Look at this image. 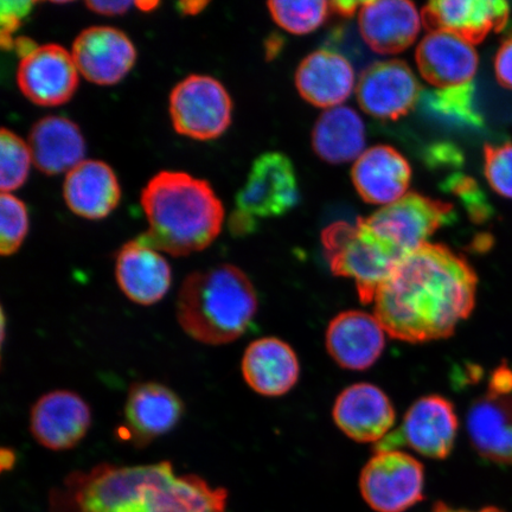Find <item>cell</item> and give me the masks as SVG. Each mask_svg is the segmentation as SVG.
<instances>
[{
	"label": "cell",
	"mask_w": 512,
	"mask_h": 512,
	"mask_svg": "<svg viewBox=\"0 0 512 512\" xmlns=\"http://www.w3.org/2000/svg\"><path fill=\"white\" fill-rule=\"evenodd\" d=\"M477 286V274L463 256L428 242L402 259L380 286L375 317L399 341H438L453 335L469 318Z\"/></svg>",
	"instance_id": "obj_1"
},
{
	"label": "cell",
	"mask_w": 512,
	"mask_h": 512,
	"mask_svg": "<svg viewBox=\"0 0 512 512\" xmlns=\"http://www.w3.org/2000/svg\"><path fill=\"white\" fill-rule=\"evenodd\" d=\"M228 492L170 462L100 464L76 471L51 495L54 512H227Z\"/></svg>",
	"instance_id": "obj_2"
},
{
	"label": "cell",
	"mask_w": 512,
	"mask_h": 512,
	"mask_svg": "<svg viewBox=\"0 0 512 512\" xmlns=\"http://www.w3.org/2000/svg\"><path fill=\"white\" fill-rule=\"evenodd\" d=\"M142 206L149 229L138 240L172 256L203 251L224 222L223 204L211 185L185 172H159L144 188Z\"/></svg>",
	"instance_id": "obj_3"
},
{
	"label": "cell",
	"mask_w": 512,
	"mask_h": 512,
	"mask_svg": "<svg viewBox=\"0 0 512 512\" xmlns=\"http://www.w3.org/2000/svg\"><path fill=\"white\" fill-rule=\"evenodd\" d=\"M258 298L252 281L239 267L219 265L188 275L178 292L176 316L195 341L224 345L245 334Z\"/></svg>",
	"instance_id": "obj_4"
},
{
	"label": "cell",
	"mask_w": 512,
	"mask_h": 512,
	"mask_svg": "<svg viewBox=\"0 0 512 512\" xmlns=\"http://www.w3.org/2000/svg\"><path fill=\"white\" fill-rule=\"evenodd\" d=\"M322 242L331 271L354 280L364 304L374 303L380 286L403 259L366 219H358L355 224L332 223L323 230Z\"/></svg>",
	"instance_id": "obj_5"
},
{
	"label": "cell",
	"mask_w": 512,
	"mask_h": 512,
	"mask_svg": "<svg viewBox=\"0 0 512 512\" xmlns=\"http://www.w3.org/2000/svg\"><path fill=\"white\" fill-rule=\"evenodd\" d=\"M233 101L220 81L189 75L172 89L170 115L178 134L195 140L222 136L232 123Z\"/></svg>",
	"instance_id": "obj_6"
},
{
	"label": "cell",
	"mask_w": 512,
	"mask_h": 512,
	"mask_svg": "<svg viewBox=\"0 0 512 512\" xmlns=\"http://www.w3.org/2000/svg\"><path fill=\"white\" fill-rule=\"evenodd\" d=\"M424 466L406 452L380 451L363 467L360 489L376 512H405L424 499Z\"/></svg>",
	"instance_id": "obj_7"
},
{
	"label": "cell",
	"mask_w": 512,
	"mask_h": 512,
	"mask_svg": "<svg viewBox=\"0 0 512 512\" xmlns=\"http://www.w3.org/2000/svg\"><path fill=\"white\" fill-rule=\"evenodd\" d=\"M452 219V204L411 192L376 211L366 221L405 259Z\"/></svg>",
	"instance_id": "obj_8"
},
{
	"label": "cell",
	"mask_w": 512,
	"mask_h": 512,
	"mask_svg": "<svg viewBox=\"0 0 512 512\" xmlns=\"http://www.w3.org/2000/svg\"><path fill=\"white\" fill-rule=\"evenodd\" d=\"M466 424L480 456L512 465V369L502 364L492 373L488 392L473 401Z\"/></svg>",
	"instance_id": "obj_9"
},
{
	"label": "cell",
	"mask_w": 512,
	"mask_h": 512,
	"mask_svg": "<svg viewBox=\"0 0 512 512\" xmlns=\"http://www.w3.org/2000/svg\"><path fill=\"white\" fill-rule=\"evenodd\" d=\"M457 431L458 418L452 403L443 396L428 395L409 408L399 430L377 443L375 451L408 446L421 456L445 459L453 450Z\"/></svg>",
	"instance_id": "obj_10"
},
{
	"label": "cell",
	"mask_w": 512,
	"mask_h": 512,
	"mask_svg": "<svg viewBox=\"0 0 512 512\" xmlns=\"http://www.w3.org/2000/svg\"><path fill=\"white\" fill-rule=\"evenodd\" d=\"M299 202L296 171L283 153L267 152L255 159L247 182L236 195V210L251 219L283 216Z\"/></svg>",
	"instance_id": "obj_11"
},
{
	"label": "cell",
	"mask_w": 512,
	"mask_h": 512,
	"mask_svg": "<svg viewBox=\"0 0 512 512\" xmlns=\"http://www.w3.org/2000/svg\"><path fill=\"white\" fill-rule=\"evenodd\" d=\"M17 83L21 92L37 106L67 104L79 87V70L72 53L60 44H46L19 63Z\"/></svg>",
	"instance_id": "obj_12"
},
{
	"label": "cell",
	"mask_w": 512,
	"mask_h": 512,
	"mask_svg": "<svg viewBox=\"0 0 512 512\" xmlns=\"http://www.w3.org/2000/svg\"><path fill=\"white\" fill-rule=\"evenodd\" d=\"M184 409L182 399L164 384L134 383L127 394L120 437L137 447L150 445L174 430Z\"/></svg>",
	"instance_id": "obj_13"
},
{
	"label": "cell",
	"mask_w": 512,
	"mask_h": 512,
	"mask_svg": "<svg viewBox=\"0 0 512 512\" xmlns=\"http://www.w3.org/2000/svg\"><path fill=\"white\" fill-rule=\"evenodd\" d=\"M91 425V407L72 390L44 394L30 412L32 437L51 451H67L78 446Z\"/></svg>",
	"instance_id": "obj_14"
},
{
	"label": "cell",
	"mask_w": 512,
	"mask_h": 512,
	"mask_svg": "<svg viewBox=\"0 0 512 512\" xmlns=\"http://www.w3.org/2000/svg\"><path fill=\"white\" fill-rule=\"evenodd\" d=\"M356 95L364 112L379 119L398 120L419 101L421 86L407 63L390 60L364 70Z\"/></svg>",
	"instance_id": "obj_15"
},
{
	"label": "cell",
	"mask_w": 512,
	"mask_h": 512,
	"mask_svg": "<svg viewBox=\"0 0 512 512\" xmlns=\"http://www.w3.org/2000/svg\"><path fill=\"white\" fill-rule=\"evenodd\" d=\"M72 55L79 73L99 86L117 85L131 72L137 50L125 32L92 27L75 38Z\"/></svg>",
	"instance_id": "obj_16"
},
{
	"label": "cell",
	"mask_w": 512,
	"mask_h": 512,
	"mask_svg": "<svg viewBox=\"0 0 512 512\" xmlns=\"http://www.w3.org/2000/svg\"><path fill=\"white\" fill-rule=\"evenodd\" d=\"M509 14V4L502 0H439L425 6L421 21L430 32H450L473 46L501 31Z\"/></svg>",
	"instance_id": "obj_17"
},
{
	"label": "cell",
	"mask_w": 512,
	"mask_h": 512,
	"mask_svg": "<svg viewBox=\"0 0 512 512\" xmlns=\"http://www.w3.org/2000/svg\"><path fill=\"white\" fill-rule=\"evenodd\" d=\"M392 402L380 388L357 383L338 396L334 419L345 435L358 443H380L395 424Z\"/></svg>",
	"instance_id": "obj_18"
},
{
	"label": "cell",
	"mask_w": 512,
	"mask_h": 512,
	"mask_svg": "<svg viewBox=\"0 0 512 512\" xmlns=\"http://www.w3.org/2000/svg\"><path fill=\"white\" fill-rule=\"evenodd\" d=\"M115 278L131 302L150 306L169 292L172 271L162 254L137 239L120 248L115 258Z\"/></svg>",
	"instance_id": "obj_19"
},
{
	"label": "cell",
	"mask_w": 512,
	"mask_h": 512,
	"mask_svg": "<svg viewBox=\"0 0 512 512\" xmlns=\"http://www.w3.org/2000/svg\"><path fill=\"white\" fill-rule=\"evenodd\" d=\"M379 319L362 311L339 313L326 331V348L344 369L366 370L379 360L386 339Z\"/></svg>",
	"instance_id": "obj_20"
},
{
	"label": "cell",
	"mask_w": 512,
	"mask_h": 512,
	"mask_svg": "<svg viewBox=\"0 0 512 512\" xmlns=\"http://www.w3.org/2000/svg\"><path fill=\"white\" fill-rule=\"evenodd\" d=\"M361 35L381 55H395L411 47L419 35L421 18L415 5L406 0H371L360 10Z\"/></svg>",
	"instance_id": "obj_21"
},
{
	"label": "cell",
	"mask_w": 512,
	"mask_h": 512,
	"mask_svg": "<svg viewBox=\"0 0 512 512\" xmlns=\"http://www.w3.org/2000/svg\"><path fill=\"white\" fill-rule=\"evenodd\" d=\"M416 63L428 83L440 89L451 88L472 83L478 55L472 44L462 38L446 31H433L416 49Z\"/></svg>",
	"instance_id": "obj_22"
},
{
	"label": "cell",
	"mask_w": 512,
	"mask_h": 512,
	"mask_svg": "<svg viewBox=\"0 0 512 512\" xmlns=\"http://www.w3.org/2000/svg\"><path fill=\"white\" fill-rule=\"evenodd\" d=\"M351 177L364 201L392 204L406 195L412 169L394 147L379 145L371 147L356 160Z\"/></svg>",
	"instance_id": "obj_23"
},
{
	"label": "cell",
	"mask_w": 512,
	"mask_h": 512,
	"mask_svg": "<svg viewBox=\"0 0 512 512\" xmlns=\"http://www.w3.org/2000/svg\"><path fill=\"white\" fill-rule=\"evenodd\" d=\"M241 369L248 386L270 398L290 392L300 373L296 352L275 337L256 339L249 344Z\"/></svg>",
	"instance_id": "obj_24"
},
{
	"label": "cell",
	"mask_w": 512,
	"mask_h": 512,
	"mask_svg": "<svg viewBox=\"0 0 512 512\" xmlns=\"http://www.w3.org/2000/svg\"><path fill=\"white\" fill-rule=\"evenodd\" d=\"M296 86L311 105L331 110L343 104L354 91V68L336 51L317 50L300 63Z\"/></svg>",
	"instance_id": "obj_25"
},
{
	"label": "cell",
	"mask_w": 512,
	"mask_h": 512,
	"mask_svg": "<svg viewBox=\"0 0 512 512\" xmlns=\"http://www.w3.org/2000/svg\"><path fill=\"white\" fill-rule=\"evenodd\" d=\"M63 197L75 215L101 220L118 207L121 189L110 165L101 160H83L68 172Z\"/></svg>",
	"instance_id": "obj_26"
},
{
	"label": "cell",
	"mask_w": 512,
	"mask_h": 512,
	"mask_svg": "<svg viewBox=\"0 0 512 512\" xmlns=\"http://www.w3.org/2000/svg\"><path fill=\"white\" fill-rule=\"evenodd\" d=\"M32 163L48 176L72 171L83 162L86 142L78 125L64 117L38 120L29 134Z\"/></svg>",
	"instance_id": "obj_27"
},
{
	"label": "cell",
	"mask_w": 512,
	"mask_h": 512,
	"mask_svg": "<svg viewBox=\"0 0 512 512\" xmlns=\"http://www.w3.org/2000/svg\"><path fill=\"white\" fill-rule=\"evenodd\" d=\"M312 146L325 162H352L366 152V127L352 108H331L317 120L312 133Z\"/></svg>",
	"instance_id": "obj_28"
},
{
	"label": "cell",
	"mask_w": 512,
	"mask_h": 512,
	"mask_svg": "<svg viewBox=\"0 0 512 512\" xmlns=\"http://www.w3.org/2000/svg\"><path fill=\"white\" fill-rule=\"evenodd\" d=\"M426 114L444 124L478 128L484 125L475 104V85L441 88L421 95Z\"/></svg>",
	"instance_id": "obj_29"
},
{
	"label": "cell",
	"mask_w": 512,
	"mask_h": 512,
	"mask_svg": "<svg viewBox=\"0 0 512 512\" xmlns=\"http://www.w3.org/2000/svg\"><path fill=\"white\" fill-rule=\"evenodd\" d=\"M274 22L291 34L305 35L317 30L328 18L330 3L313 2H270L267 4Z\"/></svg>",
	"instance_id": "obj_30"
},
{
	"label": "cell",
	"mask_w": 512,
	"mask_h": 512,
	"mask_svg": "<svg viewBox=\"0 0 512 512\" xmlns=\"http://www.w3.org/2000/svg\"><path fill=\"white\" fill-rule=\"evenodd\" d=\"M32 162L29 144L10 130L0 132V189L10 194L27 182Z\"/></svg>",
	"instance_id": "obj_31"
},
{
	"label": "cell",
	"mask_w": 512,
	"mask_h": 512,
	"mask_svg": "<svg viewBox=\"0 0 512 512\" xmlns=\"http://www.w3.org/2000/svg\"><path fill=\"white\" fill-rule=\"evenodd\" d=\"M29 232V216L25 204L11 194L0 196V254L14 255L22 247Z\"/></svg>",
	"instance_id": "obj_32"
},
{
	"label": "cell",
	"mask_w": 512,
	"mask_h": 512,
	"mask_svg": "<svg viewBox=\"0 0 512 512\" xmlns=\"http://www.w3.org/2000/svg\"><path fill=\"white\" fill-rule=\"evenodd\" d=\"M484 172L497 194L512 200V144L485 145Z\"/></svg>",
	"instance_id": "obj_33"
},
{
	"label": "cell",
	"mask_w": 512,
	"mask_h": 512,
	"mask_svg": "<svg viewBox=\"0 0 512 512\" xmlns=\"http://www.w3.org/2000/svg\"><path fill=\"white\" fill-rule=\"evenodd\" d=\"M35 2L29 0H11V2L0 3V23H2V32H0V46L3 50L14 49V37L12 35L21 28L25 18L30 15Z\"/></svg>",
	"instance_id": "obj_34"
},
{
	"label": "cell",
	"mask_w": 512,
	"mask_h": 512,
	"mask_svg": "<svg viewBox=\"0 0 512 512\" xmlns=\"http://www.w3.org/2000/svg\"><path fill=\"white\" fill-rule=\"evenodd\" d=\"M447 189L462 198L475 220L483 219L488 214L483 195L480 194L476 183L472 179L464 176H454L448 179Z\"/></svg>",
	"instance_id": "obj_35"
},
{
	"label": "cell",
	"mask_w": 512,
	"mask_h": 512,
	"mask_svg": "<svg viewBox=\"0 0 512 512\" xmlns=\"http://www.w3.org/2000/svg\"><path fill=\"white\" fill-rule=\"evenodd\" d=\"M495 73L499 85L512 89V37L505 40L497 51Z\"/></svg>",
	"instance_id": "obj_36"
},
{
	"label": "cell",
	"mask_w": 512,
	"mask_h": 512,
	"mask_svg": "<svg viewBox=\"0 0 512 512\" xmlns=\"http://www.w3.org/2000/svg\"><path fill=\"white\" fill-rule=\"evenodd\" d=\"M132 2H87L86 6L95 14L101 16H121L126 14L132 8Z\"/></svg>",
	"instance_id": "obj_37"
},
{
	"label": "cell",
	"mask_w": 512,
	"mask_h": 512,
	"mask_svg": "<svg viewBox=\"0 0 512 512\" xmlns=\"http://www.w3.org/2000/svg\"><path fill=\"white\" fill-rule=\"evenodd\" d=\"M209 5L208 2L203 0H188V2H181L177 4V9L184 16H196L200 14Z\"/></svg>",
	"instance_id": "obj_38"
},
{
	"label": "cell",
	"mask_w": 512,
	"mask_h": 512,
	"mask_svg": "<svg viewBox=\"0 0 512 512\" xmlns=\"http://www.w3.org/2000/svg\"><path fill=\"white\" fill-rule=\"evenodd\" d=\"M38 47L40 46H37L36 42L29 37H18L14 43V50L22 60L34 53Z\"/></svg>",
	"instance_id": "obj_39"
},
{
	"label": "cell",
	"mask_w": 512,
	"mask_h": 512,
	"mask_svg": "<svg viewBox=\"0 0 512 512\" xmlns=\"http://www.w3.org/2000/svg\"><path fill=\"white\" fill-rule=\"evenodd\" d=\"M361 2H332L330 8L343 17H352L358 8H361Z\"/></svg>",
	"instance_id": "obj_40"
},
{
	"label": "cell",
	"mask_w": 512,
	"mask_h": 512,
	"mask_svg": "<svg viewBox=\"0 0 512 512\" xmlns=\"http://www.w3.org/2000/svg\"><path fill=\"white\" fill-rule=\"evenodd\" d=\"M430 512H504V511L501 509L495 508V507L483 508V509H480L477 511H471V510H466V509H456V508H451L450 505L439 502V503H435L433 505V508L431 509Z\"/></svg>",
	"instance_id": "obj_41"
},
{
	"label": "cell",
	"mask_w": 512,
	"mask_h": 512,
	"mask_svg": "<svg viewBox=\"0 0 512 512\" xmlns=\"http://www.w3.org/2000/svg\"><path fill=\"white\" fill-rule=\"evenodd\" d=\"M281 47H283V41H281V37H277L275 35L268 37V40L266 41L267 60L274 59V57L277 56L281 50Z\"/></svg>",
	"instance_id": "obj_42"
},
{
	"label": "cell",
	"mask_w": 512,
	"mask_h": 512,
	"mask_svg": "<svg viewBox=\"0 0 512 512\" xmlns=\"http://www.w3.org/2000/svg\"><path fill=\"white\" fill-rule=\"evenodd\" d=\"M16 457L15 454L12 453L10 450H3L2 451V469H8L10 470L12 466L15 465Z\"/></svg>",
	"instance_id": "obj_43"
},
{
	"label": "cell",
	"mask_w": 512,
	"mask_h": 512,
	"mask_svg": "<svg viewBox=\"0 0 512 512\" xmlns=\"http://www.w3.org/2000/svg\"><path fill=\"white\" fill-rule=\"evenodd\" d=\"M134 6H137L140 11L151 12L159 6V2H136Z\"/></svg>",
	"instance_id": "obj_44"
}]
</instances>
